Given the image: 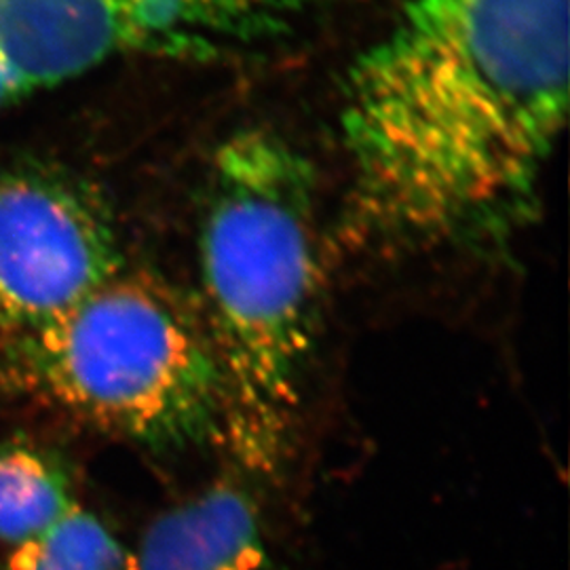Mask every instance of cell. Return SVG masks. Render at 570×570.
<instances>
[{
  "instance_id": "5b68a950",
  "label": "cell",
  "mask_w": 570,
  "mask_h": 570,
  "mask_svg": "<svg viewBox=\"0 0 570 570\" xmlns=\"http://www.w3.org/2000/svg\"><path fill=\"white\" fill-rule=\"evenodd\" d=\"M122 268L110 207L56 167L0 174V334L51 324Z\"/></svg>"
},
{
  "instance_id": "8992f818",
  "label": "cell",
  "mask_w": 570,
  "mask_h": 570,
  "mask_svg": "<svg viewBox=\"0 0 570 570\" xmlns=\"http://www.w3.org/2000/svg\"><path fill=\"white\" fill-rule=\"evenodd\" d=\"M131 562L134 570H284L263 505L235 478L159 513Z\"/></svg>"
},
{
  "instance_id": "3957f363",
  "label": "cell",
  "mask_w": 570,
  "mask_h": 570,
  "mask_svg": "<svg viewBox=\"0 0 570 570\" xmlns=\"http://www.w3.org/2000/svg\"><path fill=\"white\" fill-rule=\"evenodd\" d=\"M9 364L51 406L148 449L226 433L225 370L204 313L146 273L121 268L51 324L11 338Z\"/></svg>"
},
{
  "instance_id": "277c9868",
  "label": "cell",
  "mask_w": 570,
  "mask_h": 570,
  "mask_svg": "<svg viewBox=\"0 0 570 570\" xmlns=\"http://www.w3.org/2000/svg\"><path fill=\"white\" fill-rule=\"evenodd\" d=\"M326 0H0V51L26 94L106 61L218 58L282 39Z\"/></svg>"
},
{
  "instance_id": "9c48e42d",
  "label": "cell",
  "mask_w": 570,
  "mask_h": 570,
  "mask_svg": "<svg viewBox=\"0 0 570 570\" xmlns=\"http://www.w3.org/2000/svg\"><path fill=\"white\" fill-rule=\"evenodd\" d=\"M21 96H28V94L18 79V75L13 72V68L9 66V61L4 60V56L0 51V110L18 102Z\"/></svg>"
},
{
  "instance_id": "52a82bcc",
  "label": "cell",
  "mask_w": 570,
  "mask_h": 570,
  "mask_svg": "<svg viewBox=\"0 0 570 570\" xmlns=\"http://www.w3.org/2000/svg\"><path fill=\"white\" fill-rule=\"evenodd\" d=\"M75 505L72 482L56 459L30 446L0 449V541L20 546Z\"/></svg>"
},
{
  "instance_id": "7a4b0ae2",
  "label": "cell",
  "mask_w": 570,
  "mask_h": 570,
  "mask_svg": "<svg viewBox=\"0 0 570 570\" xmlns=\"http://www.w3.org/2000/svg\"><path fill=\"white\" fill-rule=\"evenodd\" d=\"M315 193L305 157L258 129L220 146L207 183L199 230L204 320L225 370V435L252 468L277 463L315 341L322 285Z\"/></svg>"
},
{
  "instance_id": "ba28073f",
  "label": "cell",
  "mask_w": 570,
  "mask_h": 570,
  "mask_svg": "<svg viewBox=\"0 0 570 570\" xmlns=\"http://www.w3.org/2000/svg\"><path fill=\"white\" fill-rule=\"evenodd\" d=\"M2 570H134L131 551L102 520L75 505L56 524L16 546Z\"/></svg>"
},
{
  "instance_id": "6da1fadb",
  "label": "cell",
  "mask_w": 570,
  "mask_h": 570,
  "mask_svg": "<svg viewBox=\"0 0 570 570\" xmlns=\"http://www.w3.org/2000/svg\"><path fill=\"white\" fill-rule=\"evenodd\" d=\"M567 110L569 0H406L346 77V244L425 249L518 225Z\"/></svg>"
}]
</instances>
